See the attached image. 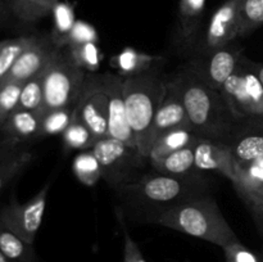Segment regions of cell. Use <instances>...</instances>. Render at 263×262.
Masks as SVG:
<instances>
[{
  "label": "cell",
  "mask_w": 263,
  "mask_h": 262,
  "mask_svg": "<svg viewBox=\"0 0 263 262\" xmlns=\"http://www.w3.org/2000/svg\"><path fill=\"white\" fill-rule=\"evenodd\" d=\"M210 179L203 172L172 176L153 171L116 193L127 210L140 216L145 222H152L156 216L179 203L210 194Z\"/></svg>",
  "instance_id": "cell-1"
},
{
  "label": "cell",
  "mask_w": 263,
  "mask_h": 262,
  "mask_svg": "<svg viewBox=\"0 0 263 262\" xmlns=\"http://www.w3.org/2000/svg\"><path fill=\"white\" fill-rule=\"evenodd\" d=\"M170 77L181 92L189 123L195 134L199 138L228 143L239 118L231 112L220 90L204 84L186 62Z\"/></svg>",
  "instance_id": "cell-2"
},
{
  "label": "cell",
  "mask_w": 263,
  "mask_h": 262,
  "mask_svg": "<svg viewBox=\"0 0 263 262\" xmlns=\"http://www.w3.org/2000/svg\"><path fill=\"white\" fill-rule=\"evenodd\" d=\"M151 223L181 231L221 248L239 240L211 194L179 203L156 216Z\"/></svg>",
  "instance_id": "cell-3"
},
{
  "label": "cell",
  "mask_w": 263,
  "mask_h": 262,
  "mask_svg": "<svg viewBox=\"0 0 263 262\" xmlns=\"http://www.w3.org/2000/svg\"><path fill=\"white\" fill-rule=\"evenodd\" d=\"M168 76L163 67L123 77V97L128 122L134 131L138 149L149 157L152 149V130L157 109L166 92Z\"/></svg>",
  "instance_id": "cell-4"
},
{
  "label": "cell",
  "mask_w": 263,
  "mask_h": 262,
  "mask_svg": "<svg viewBox=\"0 0 263 262\" xmlns=\"http://www.w3.org/2000/svg\"><path fill=\"white\" fill-rule=\"evenodd\" d=\"M86 74L74 62L69 46L55 48L44 71V105L40 116L51 109L76 107Z\"/></svg>",
  "instance_id": "cell-5"
},
{
  "label": "cell",
  "mask_w": 263,
  "mask_h": 262,
  "mask_svg": "<svg viewBox=\"0 0 263 262\" xmlns=\"http://www.w3.org/2000/svg\"><path fill=\"white\" fill-rule=\"evenodd\" d=\"M102 169L103 180L115 189L134 184L145 174L149 157L144 156L138 148L127 145L110 136L98 139L91 148Z\"/></svg>",
  "instance_id": "cell-6"
},
{
  "label": "cell",
  "mask_w": 263,
  "mask_h": 262,
  "mask_svg": "<svg viewBox=\"0 0 263 262\" xmlns=\"http://www.w3.org/2000/svg\"><path fill=\"white\" fill-rule=\"evenodd\" d=\"M220 91L238 118H263V85L254 62L244 54Z\"/></svg>",
  "instance_id": "cell-7"
},
{
  "label": "cell",
  "mask_w": 263,
  "mask_h": 262,
  "mask_svg": "<svg viewBox=\"0 0 263 262\" xmlns=\"http://www.w3.org/2000/svg\"><path fill=\"white\" fill-rule=\"evenodd\" d=\"M49 189L50 182H46L35 197L25 203L17 202L13 198L7 205L0 208V222L23 240L33 244L43 222Z\"/></svg>",
  "instance_id": "cell-8"
},
{
  "label": "cell",
  "mask_w": 263,
  "mask_h": 262,
  "mask_svg": "<svg viewBox=\"0 0 263 262\" xmlns=\"http://www.w3.org/2000/svg\"><path fill=\"white\" fill-rule=\"evenodd\" d=\"M243 57V49L236 41L211 53L194 54L187 66L204 84L215 90H221Z\"/></svg>",
  "instance_id": "cell-9"
},
{
  "label": "cell",
  "mask_w": 263,
  "mask_h": 262,
  "mask_svg": "<svg viewBox=\"0 0 263 262\" xmlns=\"http://www.w3.org/2000/svg\"><path fill=\"white\" fill-rule=\"evenodd\" d=\"M74 117L85 123L98 139L108 136V97L102 73H87Z\"/></svg>",
  "instance_id": "cell-10"
},
{
  "label": "cell",
  "mask_w": 263,
  "mask_h": 262,
  "mask_svg": "<svg viewBox=\"0 0 263 262\" xmlns=\"http://www.w3.org/2000/svg\"><path fill=\"white\" fill-rule=\"evenodd\" d=\"M239 38V0H223L213 12L205 31L197 40L195 54L211 53Z\"/></svg>",
  "instance_id": "cell-11"
},
{
  "label": "cell",
  "mask_w": 263,
  "mask_h": 262,
  "mask_svg": "<svg viewBox=\"0 0 263 262\" xmlns=\"http://www.w3.org/2000/svg\"><path fill=\"white\" fill-rule=\"evenodd\" d=\"M236 180L234 188L257 226L263 233V156L249 163H235Z\"/></svg>",
  "instance_id": "cell-12"
},
{
  "label": "cell",
  "mask_w": 263,
  "mask_h": 262,
  "mask_svg": "<svg viewBox=\"0 0 263 262\" xmlns=\"http://www.w3.org/2000/svg\"><path fill=\"white\" fill-rule=\"evenodd\" d=\"M108 97V136L127 145L135 146L136 139L128 122L123 97V77L118 73H102Z\"/></svg>",
  "instance_id": "cell-13"
},
{
  "label": "cell",
  "mask_w": 263,
  "mask_h": 262,
  "mask_svg": "<svg viewBox=\"0 0 263 262\" xmlns=\"http://www.w3.org/2000/svg\"><path fill=\"white\" fill-rule=\"evenodd\" d=\"M235 163H249L263 156V118H239L228 143Z\"/></svg>",
  "instance_id": "cell-14"
},
{
  "label": "cell",
  "mask_w": 263,
  "mask_h": 262,
  "mask_svg": "<svg viewBox=\"0 0 263 262\" xmlns=\"http://www.w3.org/2000/svg\"><path fill=\"white\" fill-rule=\"evenodd\" d=\"M195 167L200 172H217L235 182V159L229 144L199 138L194 144Z\"/></svg>",
  "instance_id": "cell-15"
},
{
  "label": "cell",
  "mask_w": 263,
  "mask_h": 262,
  "mask_svg": "<svg viewBox=\"0 0 263 262\" xmlns=\"http://www.w3.org/2000/svg\"><path fill=\"white\" fill-rule=\"evenodd\" d=\"M55 48L50 35H36L35 40L21 54L2 85L7 82L25 84L27 80L45 68Z\"/></svg>",
  "instance_id": "cell-16"
},
{
  "label": "cell",
  "mask_w": 263,
  "mask_h": 262,
  "mask_svg": "<svg viewBox=\"0 0 263 262\" xmlns=\"http://www.w3.org/2000/svg\"><path fill=\"white\" fill-rule=\"evenodd\" d=\"M185 125H190V123L181 92H180L177 85L168 76L166 92H164L163 99H162L156 116H154L152 141L154 143V140L164 131ZM153 143H152V145H153Z\"/></svg>",
  "instance_id": "cell-17"
},
{
  "label": "cell",
  "mask_w": 263,
  "mask_h": 262,
  "mask_svg": "<svg viewBox=\"0 0 263 262\" xmlns=\"http://www.w3.org/2000/svg\"><path fill=\"white\" fill-rule=\"evenodd\" d=\"M0 131L8 141L15 145H26L39 140L41 135V116L32 110L17 108L3 123Z\"/></svg>",
  "instance_id": "cell-18"
},
{
  "label": "cell",
  "mask_w": 263,
  "mask_h": 262,
  "mask_svg": "<svg viewBox=\"0 0 263 262\" xmlns=\"http://www.w3.org/2000/svg\"><path fill=\"white\" fill-rule=\"evenodd\" d=\"M163 62V57L149 55L134 48H125L121 53L110 58V66L117 69L120 76L130 77L161 68Z\"/></svg>",
  "instance_id": "cell-19"
},
{
  "label": "cell",
  "mask_w": 263,
  "mask_h": 262,
  "mask_svg": "<svg viewBox=\"0 0 263 262\" xmlns=\"http://www.w3.org/2000/svg\"><path fill=\"white\" fill-rule=\"evenodd\" d=\"M198 139H199V136L195 134V131L193 130L190 125L180 126V127L164 131L154 140L151 153H149V159L156 161V159H161L163 157L170 156V154L175 153L180 149L193 145Z\"/></svg>",
  "instance_id": "cell-20"
},
{
  "label": "cell",
  "mask_w": 263,
  "mask_h": 262,
  "mask_svg": "<svg viewBox=\"0 0 263 262\" xmlns=\"http://www.w3.org/2000/svg\"><path fill=\"white\" fill-rule=\"evenodd\" d=\"M33 154L26 145H12L0 151V192L31 164Z\"/></svg>",
  "instance_id": "cell-21"
},
{
  "label": "cell",
  "mask_w": 263,
  "mask_h": 262,
  "mask_svg": "<svg viewBox=\"0 0 263 262\" xmlns=\"http://www.w3.org/2000/svg\"><path fill=\"white\" fill-rule=\"evenodd\" d=\"M207 0H180L177 10L179 36L184 43L193 41L200 30Z\"/></svg>",
  "instance_id": "cell-22"
},
{
  "label": "cell",
  "mask_w": 263,
  "mask_h": 262,
  "mask_svg": "<svg viewBox=\"0 0 263 262\" xmlns=\"http://www.w3.org/2000/svg\"><path fill=\"white\" fill-rule=\"evenodd\" d=\"M194 144L184 149H180V151L175 152V153L170 154L167 157H163L161 159L151 161V166L153 171L158 172V174L172 175V176L199 174L200 171H198L197 167H195Z\"/></svg>",
  "instance_id": "cell-23"
},
{
  "label": "cell",
  "mask_w": 263,
  "mask_h": 262,
  "mask_svg": "<svg viewBox=\"0 0 263 262\" xmlns=\"http://www.w3.org/2000/svg\"><path fill=\"white\" fill-rule=\"evenodd\" d=\"M0 251L9 262H40L33 244L10 231L0 222Z\"/></svg>",
  "instance_id": "cell-24"
},
{
  "label": "cell",
  "mask_w": 263,
  "mask_h": 262,
  "mask_svg": "<svg viewBox=\"0 0 263 262\" xmlns=\"http://www.w3.org/2000/svg\"><path fill=\"white\" fill-rule=\"evenodd\" d=\"M59 0H10L12 12L17 20L33 23L53 13Z\"/></svg>",
  "instance_id": "cell-25"
},
{
  "label": "cell",
  "mask_w": 263,
  "mask_h": 262,
  "mask_svg": "<svg viewBox=\"0 0 263 262\" xmlns=\"http://www.w3.org/2000/svg\"><path fill=\"white\" fill-rule=\"evenodd\" d=\"M51 15H53V30L50 32L51 41L57 48L67 46L69 33L76 23L73 9L66 3L59 2L53 9Z\"/></svg>",
  "instance_id": "cell-26"
},
{
  "label": "cell",
  "mask_w": 263,
  "mask_h": 262,
  "mask_svg": "<svg viewBox=\"0 0 263 262\" xmlns=\"http://www.w3.org/2000/svg\"><path fill=\"white\" fill-rule=\"evenodd\" d=\"M36 35H22L0 41V85Z\"/></svg>",
  "instance_id": "cell-27"
},
{
  "label": "cell",
  "mask_w": 263,
  "mask_h": 262,
  "mask_svg": "<svg viewBox=\"0 0 263 262\" xmlns=\"http://www.w3.org/2000/svg\"><path fill=\"white\" fill-rule=\"evenodd\" d=\"M64 151H89L97 143L95 134L82 121L74 117L63 134Z\"/></svg>",
  "instance_id": "cell-28"
},
{
  "label": "cell",
  "mask_w": 263,
  "mask_h": 262,
  "mask_svg": "<svg viewBox=\"0 0 263 262\" xmlns=\"http://www.w3.org/2000/svg\"><path fill=\"white\" fill-rule=\"evenodd\" d=\"M72 170L77 180L86 186H94L103 179L100 164L91 149L81 151V153L77 154L72 163Z\"/></svg>",
  "instance_id": "cell-29"
},
{
  "label": "cell",
  "mask_w": 263,
  "mask_h": 262,
  "mask_svg": "<svg viewBox=\"0 0 263 262\" xmlns=\"http://www.w3.org/2000/svg\"><path fill=\"white\" fill-rule=\"evenodd\" d=\"M44 71L45 68L23 84L17 108L32 110L41 115L44 105Z\"/></svg>",
  "instance_id": "cell-30"
},
{
  "label": "cell",
  "mask_w": 263,
  "mask_h": 262,
  "mask_svg": "<svg viewBox=\"0 0 263 262\" xmlns=\"http://www.w3.org/2000/svg\"><path fill=\"white\" fill-rule=\"evenodd\" d=\"M263 25V0H239V38H246Z\"/></svg>",
  "instance_id": "cell-31"
},
{
  "label": "cell",
  "mask_w": 263,
  "mask_h": 262,
  "mask_svg": "<svg viewBox=\"0 0 263 262\" xmlns=\"http://www.w3.org/2000/svg\"><path fill=\"white\" fill-rule=\"evenodd\" d=\"M74 108H58L51 109L41 116V135L50 136L63 134L74 118Z\"/></svg>",
  "instance_id": "cell-32"
},
{
  "label": "cell",
  "mask_w": 263,
  "mask_h": 262,
  "mask_svg": "<svg viewBox=\"0 0 263 262\" xmlns=\"http://www.w3.org/2000/svg\"><path fill=\"white\" fill-rule=\"evenodd\" d=\"M74 62L87 73H95L102 62V53L98 43H86L77 46H69Z\"/></svg>",
  "instance_id": "cell-33"
},
{
  "label": "cell",
  "mask_w": 263,
  "mask_h": 262,
  "mask_svg": "<svg viewBox=\"0 0 263 262\" xmlns=\"http://www.w3.org/2000/svg\"><path fill=\"white\" fill-rule=\"evenodd\" d=\"M22 86L20 82H7L0 86V127L10 113L17 109Z\"/></svg>",
  "instance_id": "cell-34"
},
{
  "label": "cell",
  "mask_w": 263,
  "mask_h": 262,
  "mask_svg": "<svg viewBox=\"0 0 263 262\" xmlns=\"http://www.w3.org/2000/svg\"><path fill=\"white\" fill-rule=\"evenodd\" d=\"M116 217H117V221L123 234V262H148L145 257L143 256V253H141L136 241L128 234L127 228H126L123 210L116 208Z\"/></svg>",
  "instance_id": "cell-35"
},
{
  "label": "cell",
  "mask_w": 263,
  "mask_h": 262,
  "mask_svg": "<svg viewBox=\"0 0 263 262\" xmlns=\"http://www.w3.org/2000/svg\"><path fill=\"white\" fill-rule=\"evenodd\" d=\"M226 262H263V253L257 254L240 240L223 247Z\"/></svg>",
  "instance_id": "cell-36"
},
{
  "label": "cell",
  "mask_w": 263,
  "mask_h": 262,
  "mask_svg": "<svg viewBox=\"0 0 263 262\" xmlns=\"http://www.w3.org/2000/svg\"><path fill=\"white\" fill-rule=\"evenodd\" d=\"M86 43H98L97 31L89 23L76 21L71 33H69L68 45L67 46H77Z\"/></svg>",
  "instance_id": "cell-37"
},
{
  "label": "cell",
  "mask_w": 263,
  "mask_h": 262,
  "mask_svg": "<svg viewBox=\"0 0 263 262\" xmlns=\"http://www.w3.org/2000/svg\"><path fill=\"white\" fill-rule=\"evenodd\" d=\"M10 15H13L10 0H0V26L4 25Z\"/></svg>",
  "instance_id": "cell-38"
},
{
  "label": "cell",
  "mask_w": 263,
  "mask_h": 262,
  "mask_svg": "<svg viewBox=\"0 0 263 262\" xmlns=\"http://www.w3.org/2000/svg\"><path fill=\"white\" fill-rule=\"evenodd\" d=\"M254 68H256L257 74H258V79L263 85V63H258V62H254Z\"/></svg>",
  "instance_id": "cell-39"
},
{
  "label": "cell",
  "mask_w": 263,
  "mask_h": 262,
  "mask_svg": "<svg viewBox=\"0 0 263 262\" xmlns=\"http://www.w3.org/2000/svg\"><path fill=\"white\" fill-rule=\"evenodd\" d=\"M12 145H15V144H12L10 141H8L7 139L4 138V135L2 134V131H0V151L4 148H8V146H12Z\"/></svg>",
  "instance_id": "cell-40"
},
{
  "label": "cell",
  "mask_w": 263,
  "mask_h": 262,
  "mask_svg": "<svg viewBox=\"0 0 263 262\" xmlns=\"http://www.w3.org/2000/svg\"><path fill=\"white\" fill-rule=\"evenodd\" d=\"M0 262H9V261H8V259H7V257H5L4 254L2 253V251H0Z\"/></svg>",
  "instance_id": "cell-41"
},
{
  "label": "cell",
  "mask_w": 263,
  "mask_h": 262,
  "mask_svg": "<svg viewBox=\"0 0 263 262\" xmlns=\"http://www.w3.org/2000/svg\"><path fill=\"white\" fill-rule=\"evenodd\" d=\"M261 238H262V240H263V233L261 234Z\"/></svg>",
  "instance_id": "cell-42"
}]
</instances>
